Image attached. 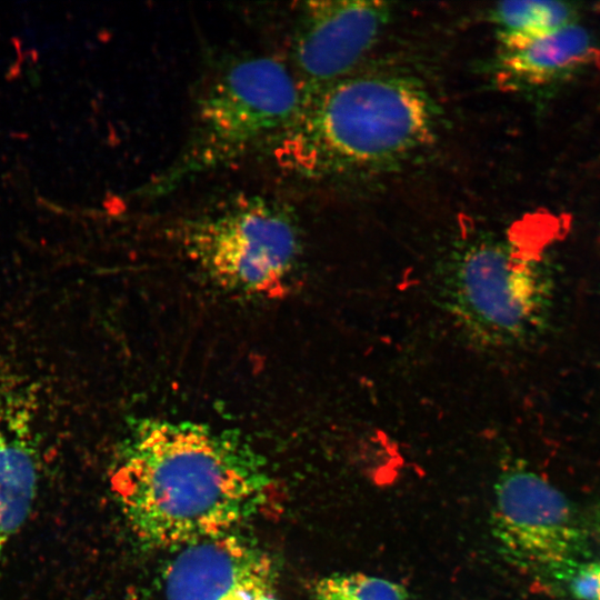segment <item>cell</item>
Here are the masks:
<instances>
[{
	"instance_id": "1",
	"label": "cell",
	"mask_w": 600,
	"mask_h": 600,
	"mask_svg": "<svg viewBox=\"0 0 600 600\" xmlns=\"http://www.w3.org/2000/svg\"><path fill=\"white\" fill-rule=\"evenodd\" d=\"M112 490L133 533L159 549L233 532L270 497L266 462L228 430L147 418L124 440Z\"/></svg>"
},
{
	"instance_id": "2",
	"label": "cell",
	"mask_w": 600,
	"mask_h": 600,
	"mask_svg": "<svg viewBox=\"0 0 600 600\" xmlns=\"http://www.w3.org/2000/svg\"><path fill=\"white\" fill-rule=\"evenodd\" d=\"M434 130V106L417 81L349 74L302 93L298 114L272 141V153L293 174L320 177L400 160L426 146Z\"/></svg>"
},
{
	"instance_id": "3",
	"label": "cell",
	"mask_w": 600,
	"mask_h": 600,
	"mask_svg": "<svg viewBox=\"0 0 600 600\" xmlns=\"http://www.w3.org/2000/svg\"><path fill=\"white\" fill-rule=\"evenodd\" d=\"M302 89L269 57H247L218 71L199 97L193 127L178 159L147 189L164 194L190 178L272 142L296 118Z\"/></svg>"
},
{
	"instance_id": "4",
	"label": "cell",
	"mask_w": 600,
	"mask_h": 600,
	"mask_svg": "<svg viewBox=\"0 0 600 600\" xmlns=\"http://www.w3.org/2000/svg\"><path fill=\"white\" fill-rule=\"evenodd\" d=\"M181 242L216 283L261 298L288 291L301 254L293 214L284 204L259 196L231 199L188 222Z\"/></svg>"
},
{
	"instance_id": "5",
	"label": "cell",
	"mask_w": 600,
	"mask_h": 600,
	"mask_svg": "<svg viewBox=\"0 0 600 600\" xmlns=\"http://www.w3.org/2000/svg\"><path fill=\"white\" fill-rule=\"evenodd\" d=\"M443 300L476 341L514 344L541 328L551 282L534 257L500 240H476L459 250L441 276Z\"/></svg>"
},
{
	"instance_id": "6",
	"label": "cell",
	"mask_w": 600,
	"mask_h": 600,
	"mask_svg": "<svg viewBox=\"0 0 600 600\" xmlns=\"http://www.w3.org/2000/svg\"><path fill=\"white\" fill-rule=\"evenodd\" d=\"M491 529L501 551L527 568L566 571L580 564L587 549V532L567 497L521 466L498 478Z\"/></svg>"
},
{
	"instance_id": "7",
	"label": "cell",
	"mask_w": 600,
	"mask_h": 600,
	"mask_svg": "<svg viewBox=\"0 0 600 600\" xmlns=\"http://www.w3.org/2000/svg\"><path fill=\"white\" fill-rule=\"evenodd\" d=\"M381 1L306 2L293 36V61L302 92L347 76L376 44L390 17Z\"/></svg>"
},
{
	"instance_id": "8",
	"label": "cell",
	"mask_w": 600,
	"mask_h": 600,
	"mask_svg": "<svg viewBox=\"0 0 600 600\" xmlns=\"http://www.w3.org/2000/svg\"><path fill=\"white\" fill-rule=\"evenodd\" d=\"M164 574V600H280L268 554L234 532L177 550Z\"/></svg>"
},
{
	"instance_id": "9",
	"label": "cell",
	"mask_w": 600,
	"mask_h": 600,
	"mask_svg": "<svg viewBox=\"0 0 600 600\" xmlns=\"http://www.w3.org/2000/svg\"><path fill=\"white\" fill-rule=\"evenodd\" d=\"M591 46L589 32L572 22L526 41L502 46L497 70L500 78L511 83H542L581 62Z\"/></svg>"
},
{
	"instance_id": "10",
	"label": "cell",
	"mask_w": 600,
	"mask_h": 600,
	"mask_svg": "<svg viewBox=\"0 0 600 600\" xmlns=\"http://www.w3.org/2000/svg\"><path fill=\"white\" fill-rule=\"evenodd\" d=\"M27 428L0 418V560L34 500L38 462Z\"/></svg>"
},
{
	"instance_id": "11",
	"label": "cell",
	"mask_w": 600,
	"mask_h": 600,
	"mask_svg": "<svg viewBox=\"0 0 600 600\" xmlns=\"http://www.w3.org/2000/svg\"><path fill=\"white\" fill-rule=\"evenodd\" d=\"M569 3L549 0L508 1L496 4L491 19L500 46H510L551 32L573 21Z\"/></svg>"
},
{
	"instance_id": "12",
	"label": "cell",
	"mask_w": 600,
	"mask_h": 600,
	"mask_svg": "<svg viewBox=\"0 0 600 600\" xmlns=\"http://www.w3.org/2000/svg\"><path fill=\"white\" fill-rule=\"evenodd\" d=\"M332 576L354 600H409L401 584L383 578L359 572Z\"/></svg>"
},
{
	"instance_id": "13",
	"label": "cell",
	"mask_w": 600,
	"mask_h": 600,
	"mask_svg": "<svg viewBox=\"0 0 600 600\" xmlns=\"http://www.w3.org/2000/svg\"><path fill=\"white\" fill-rule=\"evenodd\" d=\"M569 588L578 600H600V560L580 563L571 576Z\"/></svg>"
},
{
	"instance_id": "14",
	"label": "cell",
	"mask_w": 600,
	"mask_h": 600,
	"mask_svg": "<svg viewBox=\"0 0 600 600\" xmlns=\"http://www.w3.org/2000/svg\"><path fill=\"white\" fill-rule=\"evenodd\" d=\"M314 596L317 600H354L338 584L333 576L322 578L316 583Z\"/></svg>"
},
{
	"instance_id": "15",
	"label": "cell",
	"mask_w": 600,
	"mask_h": 600,
	"mask_svg": "<svg viewBox=\"0 0 600 600\" xmlns=\"http://www.w3.org/2000/svg\"><path fill=\"white\" fill-rule=\"evenodd\" d=\"M589 533L596 541L600 552V501L592 508L589 521Z\"/></svg>"
}]
</instances>
